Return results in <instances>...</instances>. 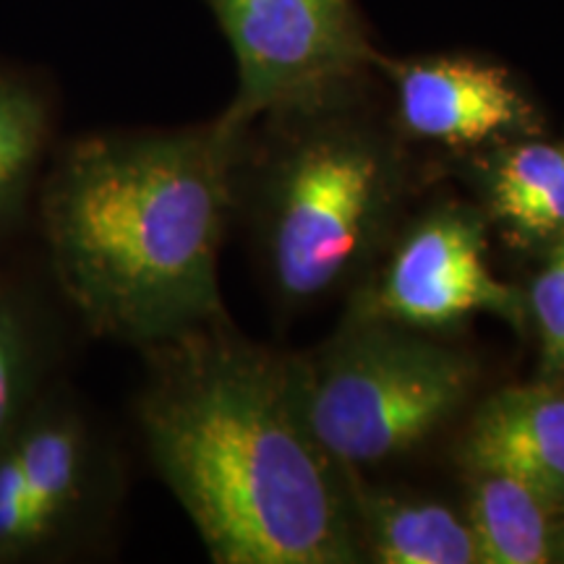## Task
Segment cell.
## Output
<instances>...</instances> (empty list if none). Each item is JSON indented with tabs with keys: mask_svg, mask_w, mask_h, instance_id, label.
I'll return each instance as SVG.
<instances>
[{
	"mask_svg": "<svg viewBox=\"0 0 564 564\" xmlns=\"http://www.w3.org/2000/svg\"><path fill=\"white\" fill-rule=\"evenodd\" d=\"M137 413L217 564H358L345 474L303 413L293 356L217 316L150 345Z\"/></svg>",
	"mask_w": 564,
	"mask_h": 564,
	"instance_id": "6da1fadb",
	"label": "cell"
},
{
	"mask_svg": "<svg viewBox=\"0 0 564 564\" xmlns=\"http://www.w3.org/2000/svg\"><path fill=\"white\" fill-rule=\"evenodd\" d=\"M246 137L217 116L100 133L58 160L42 220L55 278L91 333L150 348L225 314L220 249Z\"/></svg>",
	"mask_w": 564,
	"mask_h": 564,
	"instance_id": "7a4b0ae2",
	"label": "cell"
},
{
	"mask_svg": "<svg viewBox=\"0 0 564 564\" xmlns=\"http://www.w3.org/2000/svg\"><path fill=\"white\" fill-rule=\"evenodd\" d=\"M356 76L267 112L246 137L238 207L246 204L264 278L291 312L356 291L403 220L408 141Z\"/></svg>",
	"mask_w": 564,
	"mask_h": 564,
	"instance_id": "3957f363",
	"label": "cell"
},
{
	"mask_svg": "<svg viewBox=\"0 0 564 564\" xmlns=\"http://www.w3.org/2000/svg\"><path fill=\"white\" fill-rule=\"evenodd\" d=\"M308 426L327 455L361 470L413 453L470 405L481 364L470 350L348 308L314 350L293 356Z\"/></svg>",
	"mask_w": 564,
	"mask_h": 564,
	"instance_id": "277c9868",
	"label": "cell"
},
{
	"mask_svg": "<svg viewBox=\"0 0 564 564\" xmlns=\"http://www.w3.org/2000/svg\"><path fill=\"white\" fill-rule=\"evenodd\" d=\"M489 223L474 202H442L400 223L382 259L352 291L350 308L429 333L478 314L528 324L525 293L489 264Z\"/></svg>",
	"mask_w": 564,
	"mask_h": 564,
	"instance_id": "5b68a950",
	"label": "cell"
},
{
	"mask_svg": "<svg viewBox=\"0 0 564 564\" xmlns=\"http://www.w3.org/2000/svg\"><path fill=\"white\" fill-rule=\"evenodd\" d=\"M207 3L236 55L238 89L220 118L238 129L377 68L356 0Z\"/></svg>",
	"mask_w": 564,
	"mask_h": 564,
	"instance_id": "8992f818",
	"label": "cell"
},
{
	"mask_svg": "<svg viewBox=\"0 0 564 564\" xmlns=\"http://www.w3.org/2000/svg\"><path fill=\"white\" fill-rule=\"evenodd\" d=\"M377 74L390 84V116L405 141L436 144L463 158L544 131V116L518 76L484 55L379 53Z\"/></svg>",
	"mask_w": 564,
	"mask_h": 564,
	"instance_id": "52a82bcc",
	"label": "cell"
},
{
	"mask_svg": "<svg viewBox=\"0 0 564 564\" xmlns=\"http://www.w3.org/2000/svg\"><path fill=\"white\" fill-rule=\"evenodd\" d=\"M460 470H499L564 512V379L510 384L486 394L455 444Z\"/></svg>",
	"mask_w": 564,
	"mask_h": 564,
	"instance_id": "ba28073f",
	"label": "cell"
},
{
	"mask_svg": "<svg viewBox=\"0 0 564 564\" xmlns=\"http://www.w3.org/2000/svg\"><path fill=\"white\" fill-rule=\"evenodd\" d=\"M460 160L474 204L510 249L546 253L564 241V139L539 133Z\"/></svg>",
	"mask_w": 564,
	"mask_h": 564,
	"instance_id": "9c48e42d",
	"label": "cell"
},
{
	"mask_svg": "<svg viewBox=\"0 0 564 564\" xmlns=\"http://www.w3.org/2000/svg\"><path fill=\"white\" fill-rule=\"evenodd\" d=\"M11 442L30 489L34 549H42L87 510L95 486V447L79 413L63 405L26 408Z\"/></svg>",
	"mask_w": 564,
	"mask_h": 564,
	"instance_id": "30bf717a",
	"label": "cell"
},
{
	"mask_svg": "<svg viewBox=\"0 0 564 564\" xmlns=\"http://www.w3.org/2000/svg\"><path fill=\"white\" fill-rule=\"evenodd\" d=\"M343 474L366 562L478 564L476 539L465 512L373 486L361 470L343 468Z\"/></svg>",
	"mask_w": 564,
	"mask_h": 564,
	"instance_id": "8fae6325",
	"label": "cell"
},
{
	"mask_svg": "<svg viewBox=\"0 0 564 564\" xmlns=\"http://www.w3.org/2000/svg\"><path fill=\"white\" fill-rule=\"evenodd\" d=\"M468 507L478 564L556 562L562 510L520 478L499 470H465Z\"/></svg>",
	"mask_w": 564,
	"mask_h": 564,
	"instance_id": "7c38bea8",
	"label": "cell"
},
{
	"mask_svg": "<svg viewBox=\"0 0 564 564\" xmlns=\"http://www.w3.org/2000/svg\"><path fill=\"white\" fill-rule=\"evenodd\" d=\"M47 137V110L40 95L0 76V220L24 194Z\"/></svg>",
	"mask_w": 564,
	"mask_h": 564,
	"instance_id": "4fadbf2b",
	"label": "cell"
},
{
	"mask_svg": "<svg viewBox=\"0 0 564 564\" xmlns=\"http://www.w3.org/2000/svg\"><path fill=\"white\" fill-rule=\"evenodd\" d=\"M34 366L30 319L17 303L0 299V444L30 408Z\"/></svg>",
	"mask_w": 564,
	"mask_h": 564,
	"instance_id": "5bb4252c",
	"label": "cell"
},
{
	"mask_svg": "<svg viewBox=\"0 0 564 564\" xmlns=\"http://www.w3.org/2000/svg\"><path fill=\"white\" fill-rule=\"evenodd\" d=\"M528 322L539 335V377L564 379V241L544 253V267L533 278Z\"/></svg>",
	"mask_w": 564,
	"mask_h": 564,
	"instance_id": "9a60e30c",
	"label": "cell"
},
{
	"mask_svg": "<svg viewBox=\"0 0 564 564\" xmlns=\"http://www.w3.org/2000/svg\"><path fill=\"white\" fill-rule=\"evenodd\" d=\"M556 562H564V512L560 518V531H556Z\"/></svg>",
	"mask_w": 564,
	"mask_h": 564,
	"instance_id": "2e32d148",
	"label": "cell"
}]
</instances>
